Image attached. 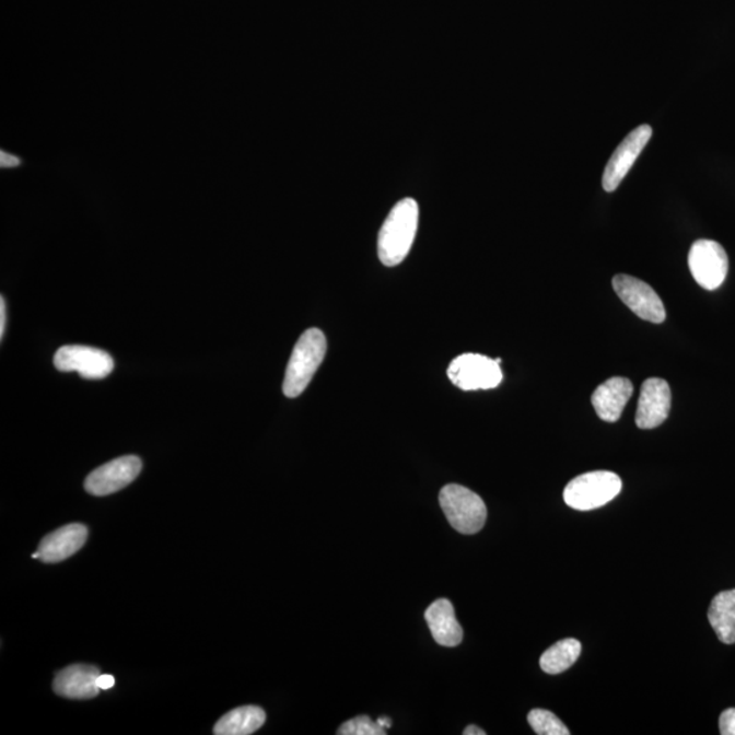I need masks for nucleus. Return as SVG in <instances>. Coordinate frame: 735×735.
Here are the masks:
<instances>
[{
	"label": "nucleus",
	"instance_id": "a878e982",
	"mask_svg": "<svg viewBox=\"0 0 735 735\" xmlns=\"http://www.w3.org/2000/svg\"><path fill=\"white\" fill-rule=\"evenodd\" d=\"M378 726H382L383 728H389L393 725L392 720L389 718H381V720H377Z\"/></svg>",
	"mask_w": 735,
	"mask_h": 735
},
{
	"label": "nucleus",
	"instance_id": "0eeeda50",
	"mask_svg": "<svg viewBox=\"0 0 735 735\" xmlns=\"http://www.w3.org/2000/svg\"><path fill=\"white\" fill-rule=\"evenodd\" d=\"M612 288L621 302L640 319L655 323V325L665 322L664 302L649 283L632 276L618 275L612 278Z\"/></svg>",
	"mask_w": 735,
	"mask_h": 735
},
{
	"label": "nucleus",
	"instance_id": "9b49d317",
	"mask_svg": "<svg viewBox=\"0 0 735 735\" xmlns=\"http://www.w3.org/2000/svg\"><path fill=\"white\" fill-rule=\"evenodd\" d=\"M672 408L669 383L664 378L651 377L643 383L640 393L637 425L640 429H653L664 424Z\"/></svg>",
	"mask_w": 735,
	"mask_h": 735
},
{
	"label": "nucleus",
	"instance_id": "412c9836",
	"mask_svg": "<svg viewBox=\"0 0 735 735\" xmlns=\"http://www.w3.org/2000/svg\"><path fill=\"white\" fill-rule=\"evenodd\" d=\"M720 728L722 735H735V709L722 712Z\"/></svg>",
	"mask_w": 735,
	"mask_h": 735
},
{
	"label": "nucleus",
	"instance_id": "f3484780",
	"mask_svg": "<svg viewBox=\"0 0 735 735\" xmlns=\"http://www.w3.org/2000/svg\"><path fill=\"white\" fill-rule=\"evenodd\" d=\"M709 620L722 643H735V588L722 592L712 599Z\"/></svg>",
	"mask_w": 735,
	"mask_h": 735
},
{
	"label": "nucleus",
	"instance_id": "4be33fe9",
	"mask_svg": "<svg viewBox=\"0 0 735 735\" xmlns=\"http://www.w3.org/2000/svg\"><path fill=\"white\" fill-rule=\"evenodd\" d=\"M115 685V677L110 676V674H100L97 678V687L100 689H110Z\"/></svg>",
	"mask_w": 735,
	"mask_h": 735
},
{
	"label": "nucleus",
	"instance_id": "aec40b11",
	"mask_svg": "<svg viewBox=\"0 0 735 735\" xmlns=\"http://www.w3.org/2000/svg\"><path fill=\"white\" fill-rule=\"evenodd\" d=\"M339 735H384L386 728L378 726L377 722H373L370 716L353 718L345 722L339 731Z\"/></svg>",
	"mask_w": 735,
	"mask_h": 735
},
{
	"label": "nucleus",
	"instance_id": "f8f14e48",
	"mask_svg": "<svg viewBox=\"0 0 735 735\" xmlns=\"http://www.w3.org/2000/svg\"><path fill=\"white\" fill-rule=\"evenodd\" d=\"M86 539L88 528L80 523H72V525L60 527L48 534L38 545V553L44 562L55 564V562L63 561L75 555L83 548Z\"/></svg>",
	"mask_w": 735,
	"mask_h": 735
},
{
	"label": "nucleus",
	"instance_id": "6ab92c4d",
	"mask_svg": "<svg viewBox=\"0 0 735 735\" xmlns=\"http://www.w3.org/2000/svg\"><path fill=\"white\" fill-rule=\"evenodd\" d=\"M528 723L533 731L538 735H570V731L565 727L559 718L553 712L547 710H533L528 714Z\"/></svg>",
	"mask_w": 735,
	"mask_h": 735
},
{
	"label": "nucleus",
	"instance_id": "a211bd4d",
	"mask_svg": "<svg viewBox=\"0 0 735 735\" xmlns=\"http://www.w3.org/2000/svg\"><path fill=\"white\" fill-rule=\"evenodd\" d=\"M582 644L576 639H564L551 645L541 656L539 665L548 674H560L570 669L581 656Z\"/></svg>",
	"mask_w": 735,
	"mask_h": 735
},
{
	"label": "nucleus",
	"instance_id": "b1692460",
	"mask_svg": "<svg viewBox=\"0 0 735 735\" xmlns=\"http://www.w3.org/2000/svg\"><path fill=\"white\" fill-rule=\"evenodd\" d=\"M5 328V302L4 299H0V338L3 339Z\"/></svg>",
	"mask_w": 735,
	"mask_h": 735
},
{
	"label": "nucleus",
	"instance_id": "f257e3e1",
	"mask_svg": "<svg viewBox=\"0 0 735 735\" xmlns=\"http://www.w3.org/2000/svg\"><path fill=\"white\" fill-rule=\"evenodd\" d=\"M419 228V205L406 198L394 206L378 233L377 253L387 267L402 264L415 243Z\"/></svg>",
	"mask_w": 735,
	"mask_h": 735
},
{
	"label": "nucleus",
	"instance_id": "1a4fd4ad",
	"mask_svg": "<svg viewBox=\"0 0 735 735\" xmlns=\"http://www.w3.org/2000/svg\"><path fill=\"white\" fill-rule=\"evenodd\" d=\"M141 470L142 460L138 456H121V458L100 466L98 469L88 476L85 481L86 492L93 495H108L119 492L122 488L130 486L133 480H137Z\"/></svg>",
	"mask_w": 735,
	"mask_h": 735
},
{
	"label": "nucleus",
	"instance_id": "5701e85b",
	"mask_svg": "<svg viewBox=\"0 0 735 735\" xmlns=\"http://www.w3.org/2000/svg\"><path fill=\"white\" fill-rule=\"evenodd\" d=\"M19 164L20 161L19 159L14 158V155L2 152V166H5V168H13V166Z\"/></svg>",
	"mask_w": 735,
	"mask_h": 735
},
{
	"label": "nucleus",
	"instance_id": "9d476101",
	"mask_svg": "<svg viewBox=\"0 0 735 735\" xmlns=\"http://www.w3.org/2000/svg\"><path fill=\"white\" fill-rule=\"evenodd\" d=\"M653 137V128L649 125H642L618 144L616 152L612 153L608 165H606L603 186L605 191L612 192L620 186L623 177L631 171L634 161L638 160L640 153L643 152L645 144L649 143Z\"/></svg>",
	"mask_w": 735,
	"mask_h": 735
},
{
	"label": "nucleus",
	"instance_id": "393cba45",
	"mask_svg": "<svg viewBox=\"0 0 735 735\" xmlns=\"http://www.w3.org/2000/svg\"><path fill=\"white\" fill-rule=\"evenodd\" d=\"M465 735H486L487 733L482 728L477 726H467L464 731Z\"/></svg>",
	"mask_w": 735,
	"mask_h": 735
},
{
	"label": "nucleus",
	"instance_id": "2eb2a0df",
	"mask_svg": "<svg viewBox=\"0 0 735 735\" xmlns=\"http://www.w3.org/2000/svg\"><path fill=\"white\" fill-rule=\"evenodd\" d=\"M425 621L436 643L455 648L464 639V629L456 620L454 605L448 599H438L425 611Z\"/></svg>",
	"mask_w": 735,
	"mask_h": 735
},
{
	"label": "nucleus",
	"instance_id": "7ed1b4c3",
	"mask_svg": "<svg viewBox=\"0 0 735 735\" xmlns=\"http://www.w3.org/2000/svg\"><path fill=\"white\" fill-rule=\"evenodd\" d=\"M439 501L445 517L456 532L470 536L486 525L487 505L472 490L450 483L440 490Z\"/></svg>",
	"mask_w": 735,
	"mask_h": 735
},
{
	"label": "nucleus",
	"instance_id": "ddd939ff",
	"mask_svg": "<svg viewBox=\"0 0 735 735\" xmlns=\"http://www.w3.org/2000/svg\"><path fill=\"white\" fill-rule=\"evenodd\" d=\"M633 394V384L626 377H611L595 389L592 404L600 420L616 422Z\"/></svg>",
	"mask_w": 735,
	"mask_h": 735
},
{
	"label": "nucleus",
	"instance_id": "f03ea898",
	"mask_svg": "<svg viewBox=\"0 0 735 735\" xmlns=\"http://www.w3.org/2000/svg\"><path fill=\"white\" fill-rule=\"evenodd\" d=\"M327 352L326 336L319 328H310L299 338L283 378V394L288 398H298L319 370Z\"/></svg>",
	"mask_w": 735,
	"mask_h": 735
},
{
	"label": "nucleus",
	"instance_id": "39448f33",
	"mask_svg": "<svg viewBox=\"0 0 735 735\" xmlns=\"http://www.w3.org/2000/svg\"><path fill=\"white\" fill-rule=\"evenodd\" d=\"M447 375L456 387L465 392L492 389L503 381V372L498 360L475 353L460 354L453 360Z\"/></svg>",
	"mask_w": 735,
	"mask_h": 735
},
{
	"label": "nucleus",
	"instance_id": "20e7f679",
	"mask_svg": "<svg viewBox=\"0 0 735 735\" xmlns=\"http://www.w3.org/2000/svg\"><path fill=\"white\" fill-rule=\"evenodd\" d=\"M621 478L611 471H592L573 478L564 489V501L576 511L600 509L620 494Z\"/></svg>",
	"mask_w": 735,
	"mask_h": 735
},
{
	"label": "nucleus",
	"instance_id": "dca6fc26",
	"mask_svg": "<svg viewBox=\"0 0 735 735\" xmlns=\"http://www.w3.org/2000/svg\"><path fill=\"white\" fill-rule=\"evenodd\" d=\"M266 722V712L256 705H244L228 712L215 723L217 735H248L259 731Z\"/></svg>",
	"mask_w": 735,
	"mask_h": 735
},
{
	"label": "nucleus",
	"instance_id": "4468645a",
	"mask_svg": "<svg viewBox=\"0 0 735 735\" xmlns=\"http://www.w3.org/2000/svg\"><path fill=\"white\" fill-rule=\"evenodd\" d=\"M97 667L89 665H71L58 673L54 681V690L67 699H93L100 693Z\"/></svg>",
	"mask_w": 735,
	"mask_h": 735
},
{
	"label": "nucleus",
	"instance_id": "423d86ee",
	"mask_svg": "<svg viewBox=\"0 0 735 735\" xmlns=\"http://www.w3.org/2000/svg\"><path fill=\"white\" fill-rule=\"evenodd\" d=\"M688 265L695 281L707 291H715L726 280L728 258L720 243L714 241L693 243L689 250Z\"/></svg>",
	"mask_w": 735,
	"mask_h": 735
},
{
	"label": "nucleus",
	"instance_id": "6e6552de",
	"mask_svg": "<svg viewBox=\"0 0 735 735\" xmlns=\"http://www.w3.org/2000/svg\"><path fill=\"white\" fill-rule=\"evenodd\" d=\"M54 365L60 372H78L82 377L98 381L113 373L115 361L102 349L66 345L55 354Z\"/></svg>",
	"mask_w": 735,
	"mask_h": 735
}]
</instances>
